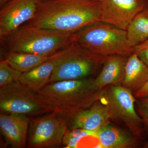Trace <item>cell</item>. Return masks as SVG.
Returning a JSON list of instances; mask_svg holds the SVG:
<instances>
[{
    "mask_svg": "<svg viewBox=\"0 0 148 148\" xmlns=\"http://www.w3.org/2000/svg\"><path fill=\"white\" fill-rule=\"evenodd\" d=\"M127 58L117 55L107 56L101 72L94 79L96 86L103 89L109 85H121L124 79Z\"/></svg>",
    "mask_w": 148,
    "mask_h": 148,
    "instance_id": "15",
    "label": "cell"
},
{
    "mask_svg": "<svg viewBox=\"0 0 148 148\" xmlns=\"http://www.w3.org/2000/svg\"><path fill=\"white\" fill-rule=\"evenodd\" d=\"M51 1V0H40V2L45 1Z\"/></svg>",
    "mask_w": 148,
    "mask_h": 148,
    "instance_id": "26",
    "label": "cell"
},
{
    "mask_svg": "<svg viewBox=\"0 0 148 148\" xmlns=\"http://www.w3.org/2000/svg\"><path fill=\"white\" fill-rule=\"evenodd\" d=\"M23 73L13 69L4 59L0 61V86L19 81Z\"/></svg>",
    "mask_w": 148,
    "mask_h": 148,
    "instance_id": "20",
    "label": "cell"
},
{
    "mask_svg": "<svg viewBox=\"0 0 148 148\" xmlns=\"http://www.w3.org/2000/svg\"><path fill=\"white\" fill-rule=\"evenodd\" d=\"M126 31L127 42L131 47L148 39V7L132 19Z\"/></svg>",
    "mask_w": 148,
    "mask_h": 148,
    "instance_id": "18",
    "label": "cell"
},
{
    "mask_svg": "<svg viewBox=\"0 0 148 148\" xmlns=\"http://www.w3.org/2000/svg\"><path fill=\"white\" fill-rule=\"evenodd\" d=\"M138 98L148 97V80L146 84L141 89L134 93Z\"/></svg>",
    "mask_w": 148,
    "mask_h": 148,
    "instance_id": "23",
    "label": "cell"
},
{
    "mask_svg": "<svg viewBox=\"0 0 148 148\" xmlns=\"http://www.w3.org/2000/svg\"><path fill=\"white\" fill-rule=\"evenodd\" d=\"M138 98L136 103L138 105V112L143 119L146 134L148 137V97Z\"/></svg>",
    "mask_w": 148,
    "mask_h": 148,
    "instance_id": "21",
    "label": "cell"
},
{
    "mask_svg": "<svg viewBox=\"0 0 148 148\" xmlns=\"http://www.w3.org/2000/svg\"><path fill=\"white\" fill-rule=\"evenodd\" d=\"M97 131L83 129L69 130L63 140V147L65 148L77 147L79 142L83 138L92 136L96 138Z\"/></svg>",
    "mask_w": 148,
    "mask_h": 148,
    "instance_id": "19",
    "label": "cell"
},
{
    "mask_svg": "<svg viewBox=\"0 0 148 148\" xmlns=\"http://www.w3.org/2000/svg\"><path fill=\"white\" fill-rule=\"evenodd\" d=\"M30 121L24 115L0 114L1 134L8 145L13 148L26 147Z\"/></svg>",
    "mask_w": 148,
    "mask_h": 148,
    "instance_id": "11",
    "label": "cell"
},
{
    "mask_svg": "<svg viewBox=\"0 0 148 148\" xmlns=\"http://www.w3.org/2000/svg\"><path fill=\"white\" fill-rule=\"evenodd\" d=\"M74 42L103 56L117 55L128 57L134 52V48L128 44L125 30L102 21L75 33Z\"/></svg>",
    "mask_w": 148,
    "mask_h": 148,
    "instance_id": "4",
    "label": "cell"
},
{
    "mask_svg": "<svg viewBox=\"0 0 148 148\" xmlns=\"http://www.w3.org/2000/svg\"><path fill=\"white\" fill-rule=\"evenodd\" d=\"M138 137L132 136L110 122L97 131L96 138L99 141L97 147L103 148H132L140 144Z\"/></svg>",
    "mask_w": 148,
    "mask_h": 148,
    "instance_id": "14",
    "label": "cell"
},
{
    "mask_svg": "<svg viewBox=\"0 0 148 148\" xmlns=\"http://www.w3.org/2000/svg\"><path fill=\"white\" fill-rule=\"evenodd\" d=\"M10 0H0V8H2L3 6L5 5L7 3L10 1Z\"/></svg>",
    "mask_w": 148,
    "mask_h": 148,
    "instance_id": "24",
    "label": "cell"
},
{
    "mask_svg": "<svg viewBox=\"0 0 148 148\" xmlns=\"http://www.w3.org/2000/svg\"><path fill=\"white\" fill-rule=\"evenodd\" d=\"M143 147L145 148H148V141L147 142L145 143Z\"/></svg>",
    "mask_w": 148,
    "mask_h": 148,
    "instance_id": "25",
    "label": "cell"
},
{
    "mask_svg": "<svg viewBox=\"0 0 148 148\" xmlns=\"http://www.w3.org/2000/svg\"><path fill=\"white\" fill-rule=\"evenodd\" d=\"M69 48L56 53L52 58L38 67L23 73L19 81L34 92L39 91L49 84L56 66Z\"/></svg>",
    "mask_w": 148,
    "mask_h": 148,
    "instance_id": "13",
    "label": "cell"
},
{
    "mask_svg": "<svg viewBox=\"0 0 148 148\" xmlns=\"http://www.w3.org/2000/svg\"><path fill=\"white\" fill-rule=\"evenodd\" d=\"M101 21L99 1L51 0L40 2L35 16L26 24L75 34Z\"/></svg>",
    "mask_w": 148,
    "mask_h": 148,
    "instance_id": "1",
    "label": "cell"
},
{
    "mask_svg": "<svg viewBox=\"0 0 148 148\" xmlns=\"http://www.w3.org/2000/svg\"><path fill=\"white\" fill-rule=\"evenodd\" d=\"M103 89L91 77L49 83L36 92L51 112L56 110L67 123L100 100Z\"/></svg>",
    "mask_w": 148,
    "mask_h": 148,
    "instance_id": "2",
    "label": "cell"
},
{
    "mask_svg": "<svg viewBox=\"0 0 148 148\" xmlns=\"http://www.w3.org/2000/svg\"><path fill=\"white\" fill-rule=\"evenodd\" d=\"M95 1H100L101 0H95Z\"/></svg>",
    "mask_w": 148,
    "mask_h": 148,
    "instance_id": "27",
    "label": "cell"
},
{
    "mask_svg": "<svg viewBox=\"0 0 148 148\" xmlns=\"http://www.w3.org/2000/svg\"><path fill=\"white\" fill-rule=\"evenodd\" d=\"M50 56L22 52L6 53L4 59L12 67L22 73L31 71L50 59Z\"/></svg>",
    "mask_w": 148,
    "mask_h": 148,
    "instance_id": "17",
    "label": "cell"
},
{
    "mask_svg": "<svg viewBox=\"0 0 148 148\" xmlns=\"http://www.w3.org/2000/svg\"><path fill=\"white\" fill-rule=\"evenodd\" d=\"M65 119L54 110L43 116L32 118L27 139L29 148H56L63 147L64 135L69 130Z\"/></svg>",
    "mask_w": 148,
    "mask_h": 148,
    "instance_id": "8",
    "label": "cell"
},
{
    "mask_svg": "<svg viewBox=\"0 0 148 148\" xmlns=\"http://www.w3.org/2000/svg\"><path fill=\"white\" fill-rule=\"evenodd\" d=\"M148 80V67L135 52L127 58L122 86L134 94L144 87Z\"/></svg>",
    "mask_w": 148,
    "mask_h": 148,
    "instance_id": "16",
    "label": "cell"
},
{
    "mask_svg": "<svg viewBox=\"0 0 148 148\" xmlns=\"http://www.w3.org/2000/svg\"><path fill=\"white\" fill-rule=\"evenodd\" d=\"M99 100L108 108L111 119L123 122L134 136L141 138L147 135L143 119L135 111L136 100L129 89L109 85L103 88Z\"/></svg>",
    "mask_w": 148,
    "mask_h": 148,
    "instance_id": "6",
    "label": "cell"
},
{
    "mask_svg": "<svg viewBox=\"0 0 148 148\" xmlns=\"http://www.w3.org/2000/svg\"><path fill=\"white\" fill-rule=\"evenodd\" d=\"M0 112L32 118L51 112L39 99L36 92L18 81L0 86Z\"/></svg>",
    "mask_w": 148,
    "mask_h": 148,
    "instance_id": "7",
    "label": "cell"
},
{
    "mask_svg": "<svg viewBox=\"0 0 148 148\" xmlns=\"http://www.w3.org/2000/svg\"><path fill=\"white\" fill-rule=\"evenodd\" d=\"M107 57L74 43L60 58L49 83L89 77L103 65Z\"/></svg>",
    "mask_w": 148,
    "mask_h": 148,
    "instance_id": "5",
    "label": "cell"
},
{
    "mask_svg": "<svg viewBox=\"0 0 148 148\" xmlns=\"http://www.w3.org/2000/svg\"><path fill=\"white\" fill-rule=\"evenodd\" d=\"M101 21L127 30L138 13L148 7V0H101L99 1Z\"/></svg>",
    "mask_w": 148,
    "mask_h": 148,
    "instance_id": "9",
    "label": "cell"
},
{
    "mask_svg": "<svg viewBox=\"0 0 148 148\" xmlns=\"http://www.w3.org/2000/svg\"><path fill=\"white\" fill-rule=\"evenodd\" d=\"M74 34L43 29L26 24L1 39L6 53L22 52L50 56L74 43Z\"/></svg>",
    "mask_w": 148,
    "mask_h": 148,
    "instance_id": "3",
    "label": "cell"
},
{
    "mask_svg": "<svg viewBox=\"0 0 148 148\" xmlns=\"http://www.w3.org/2000/svg\"><path fill=\"white\" fill-rule=\"evenodd\" d=\"M134 52L148 67V39L134 47Z\"/></svg>",
    "mask_w": 148,
    "mask_h": 148,
    "instance_id": "22",
    "label": "cell"
},
{
    "mask_svg": "<svg viewBox=\"0 0 148 148\" xmlns=\"http://www.w3.org/2000/svg\"><path fill=\"white\" fill-rule=\"evenodd\" d=\"M40 0H10L1 8L0 38L8 36L32 19Z\"/></svg>",
    "mask_w": 148,
    "mask_h": 148,
    "instance_id": "10",
    "label": "cell"
},
{
    "mask_svg": "<svg viewBox=\"0 0 148 148\" xmlns=\"http://www.w3.org/2000/svg\"><path fill=\"white\" fill-rule=\"evenodd\" d=\"M108 108L100 100L82 111L67 123L69 130L83 129L98 131L110 122Z\"/></svg>",
    "mask_w": 148,
    "mask_h": 148,
    "instance_id": "12",
    "label": "cell"
}]
</instances>
